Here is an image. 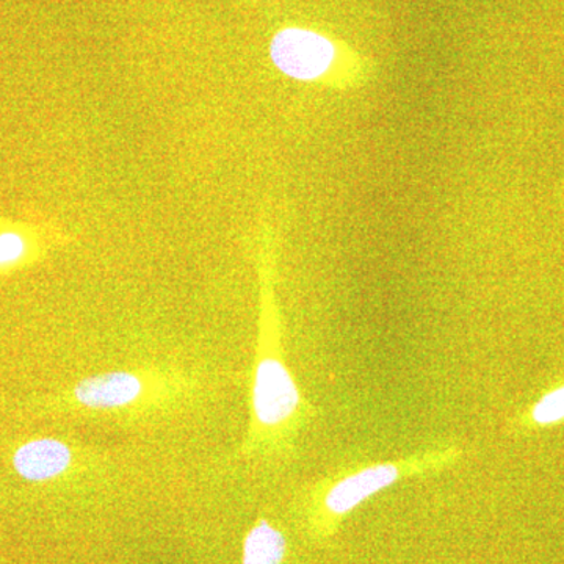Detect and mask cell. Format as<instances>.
Segmentation results:
<instances>
[{
	"mask_svg": "<svg viewBox=\"0 0 564 564\" xmlns=\"http://www.w3.org/2000/svg\"><path fill=\"white\" fill-rule=\"evenodd\" d=\"M270 58L284 76L293 80L314 82L332 69L336 46L322 33L303 28H285L273 36Z\"/></svg>",
	"mask_w": 564,
	"mask_h": 564,
	"instance_id": "cell-1",
	"label": "cell"
},
{
	"mask_svg": "<svg viewBox=\"0 0 564 564\" xmlns=\"http://www.w3.org/2000/svg\"><path fill=\"white\" fill-rule=\"evenodd\" d=\"M302 395L284 362L265 356L258 362L252 378L251 404L256 422L267 429L291 421L299 411Z\"/></svg>",
	"mask_w": 564,
	"mask_h": 564,
	"instance_id": "cell-2",
	"label": "cell"
},
{
	"mask_svg": "<svg viewBox=\"0 0 564 564\" xmlns=\"http://www.w3.org/2000/svg\"><path fill=\"white\" fill-rule=\"evenodd\" d=\"M147 383L135 372L115 370L84 378L74 386V400L93 411L122 410L143 399Z\"/></svg>",
	"mask_w": 564,
	"mask_h": 564,
	"instance_id": "cell-3",
	"label": "cell"
},
{
	"mask_svg": "<svg viewBox=\"0 0 564 564\" xmlns=\"http://www.w3.org/2000/svg\"><path fill=\"white\" fill-rule=\"evenodd\" d=\"M73 458V448L68 444L55 437H39L14 451L11 466L22 480L46 484L68 473Z\"/></svg>",
	"mask_w": 564,
	"mask_h": 564,
	"instance_id": "cell-4",
	"label": "cell"
},
{
	"mask_svg": "<svg viewBox=\"0 0 564 564\" xmlns=\"http://www.w3.org/2000/svg\"><path fill=\"white\" fill-rule=\"evenodd\" d=\"M399 475V467L393 464H378L348 475L326 492V511L333 516L348 514L375 494L395 484Z\"/></svg>",
	"mask_w": 564,
	"mask_h": 564,
	"instance_id": "cell-5",
	"label": "cell"
},
{
	"mask_svg": "<svg viewBox=\"0 0 564 564\" xmlns=\"http://www.w3.org/2000/svg\"><path fill=\"white\" fill-rule=\"evenodd\" d=\"M40 251V236L32 225L0 218V274L32 263Z\"/></svg>",
	"mask_w": 564,
	"mask_h": 564,
	"instance_id": "cell-6",
	"label": "cell"
},
{
	"mask_svg": "<svg viewBox=\"0 0 564 564\" xmlns=\"http://www.w3.org/2000/svg\"><path fill=\"white\" fill-rule=\"evenodd\" d=\"M288 540L278 527L259 519L243 540L242 564H284Z\"/></svg>",
	"mask_w": 564,
	"mask_h": 564,
	"instance_id": "cell-7",
	"label": "cell"
}]
</instances>
